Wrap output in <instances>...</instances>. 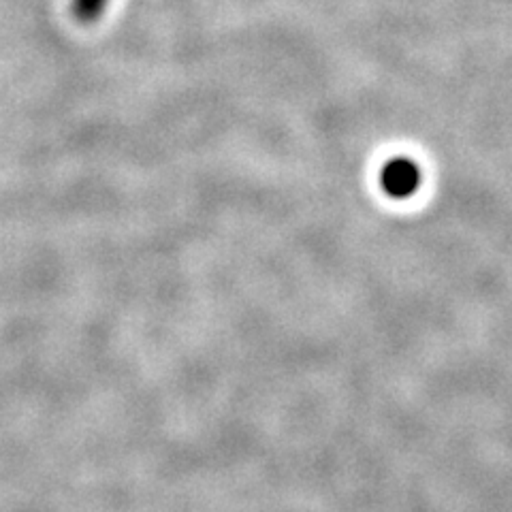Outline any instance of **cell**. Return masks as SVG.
<instances>
[{"label": "cell", "instance_id": "7a4b0ae2", "mask_svg": "<svg viewBox=\"0 0 512 512\" xmlns=\"http://www.w3.org/2000/svg\"><path fill=\"white\" fill-rule=\"evenodd\" d=\"M109 7V0H73V15L82 24H96Z\"/></svg>", "mask_w": 512, "mask_h": 512}, {"label": "cell", "instance_id": "6da1fadb", "mask_svg": "<svg viewBox=\"0 0 512 512\" xmlns=\"http://www.w3.org/2000/svg\"><path fill=\"white\" fill-rule=\"evenodd\" d=\"M423 180L421 167L414 163V160L399 156V158H391L387 165L382 167L380 173V186L382 190L387 192L391 199H410L419 192Z\"/></svg>", "mask_w": 512, "mask_h": 512}]
</instances>
